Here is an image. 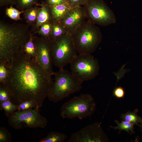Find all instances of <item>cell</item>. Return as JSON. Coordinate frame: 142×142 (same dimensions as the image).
I'll use <instances>...</instances> for the list:
<instances>
[{"mask_svg": "<svg viewBox=\"0 0 142 142\" xmlns=\"http://www.w3.org/2000/svg\"><path fill=\"white\" fill-rule=\"evenodd\" d=\"M7 64L9 76L5 83L0 85L8 91L11 101L17 106L31 101L40 108L48 97L53 84L43 69L22 50Z\"/></svg>", "mask_w": 142, "mask_h": 142, "instance_id": "6da1fadb", "label": "cell"}, {"mask_svg": "<svg viewBox=\"0 0 142 142\" xmlns=\"http://www.w3.org/2000/svg\"><path fill=\"white\" fill-rule=\"evenodd\" d=\"M29 37L19 29L1 23L0 62L10 63L22 49Z\"/></svg>", "mask_w": 142, "mask_h": 142, "instance_id": "7a4b0ae2", "label": "cell"}, {"mask_svg": "<svg viewBox=\"0 0 142 142\" xmlns=\"http://www.w3.org/2000/svg\"><path fill=\"white\" fill-rule=\"evenodd\" d=\"M72 35L79 54H91L95 50L102 39L99 28L88 19L84 22Z\"/></svg>", "mask_w": 142, "mask_h": 142, "instance_id": "3957f363", "label": "cell"}, {"mask_svg": "<svg viewBox=\"0 0 142 142\" xmlns=\"http://www.w3.org/2000/svg\"><path fill=\"white\" fill-rule=\"evenodd\" d=\"M53 75L54 78L48 97L50 101L57 102L82 88L83 83L64 68L54 72Z\"/></svg>", "mask_w": 142, "mask_h": 142, "instance_id": "277c9868", "label": "cell"}, {"mask_svg": "<svg viewBox=\"0 0 142 142\" xmlns=\"http://www.w3.org/2000/svg\"><path fill=\"white\" fill-rule=\"evenodd\" d=\"M96 106L91 95L82 94L64 103L61 108L60 115L63 119L78 117L81 120L92 115L95 110Z\"/></svg>", "mask_w": 142, "mask_h": 142, "instance_id": "5b68a950", "label": "cell"}, {"mask_svg": "<svg viewBox=\"0 0 142 142\" xmlns=\"http://www.w3.org/2000/svg\"><path fill=\"white\" fill-rule=\"evenodd\" d=\"M72 34L69 33L51 42L52 64L59 69L70 63L77 54Z\"/></svg>", "mask_w": 142, "mask_h": 142, "instance_id": "8992f818", "label": "cell"}, {"mask_svg": "<svg viewBox=\"0 0 142 142\" xmlns=\"http://www.w3.org/2000/svg\"><path fill=\"white\" fill-rule=\"evenodd\" d=\"M69 64L72 74L82 83L94 79L98 73V61L91 54H77Z\"/></svg>", "mask_w": 142, "mask_h": 142, "instance_id": "52a82bcc", "label": "cell"}, {"mask_svg": "<svg viewBox=\"0 0 142 142\" xmlns=\"http://www.w3.org/2000/svg\"><path fill=\"white\" fill-rule=\"evenodd\" d=\"M39 109L36 107L26 111H15L8 117L9 125L17 130L25 128H44L48 120L41 115Z\"/></svg>", "mask_w": 142, "mask_h": 142, "instance_id": "ba28073f", "label": "cell"}, {"mask_svg": "<svg viewBox=\"0 0 142 142\" xmlns=\"http://www.w3.org/2000/svg\"><path fill=\"white\" fill-rule=\"evenodd\" d=\"M83 6L87 18L95 24L105 26L116 22L113 12L103 0H88Z\"/></svg>", "mask_w": 142, "mask_h": 142, "instance_id": "9c48e42d", "label": "cell"}, {"mask_svg": "<svg viewBox=\"0 0 142 142\" xmlns=\"http://www.w3.org/2000/svg\"><path fill=\"white\" fill-rule=\"evenodd\" d=\"M109 139L100 124L88 125L72 134L68 142H108Z\"/></svg>", "mask_w": 142, "mask_h": 142, "instance_id": "30bf717a", "label": "cell"}, {"mask_svg": "<svg viewBox=\"0 0 142 142\" xmlns=\"http://www.w3.org/2000/svg\"><path fill=\"white\" fill-rule=\"evenodd\" d=\"M37 50L36 60L47 74L50 81L53 83L52 76L54 72L53 69L50 47L51 41L49 38L44 37L41 39L33 38Z\"/></svg>", "mask_w": 142, "mask_h": 142, "instance_id": "8fae6325", "label": "cell"}, {"mask_svg": "<svg viewBox=\"0 0 142 142\" xmlns=\"http://www.w3.org/2000/svg\"><path fill=\"white\" fill-rule=\"evenodd\" d=\"M87 18L84 7H74L62 19L60 24L72 34L85 21Z\"/></svg>", "mask_w": 142, "mask_h": 142, "instance_id": "7c38bea8", "label": "cell"}, {"mask_svg": "<svg viewBox=\"0 0 142 142\" xmlns=\"http://www.w3.org/2000/svg\"><path fill=\"white\" fill-rule=\"evenodd\" d=\"M49 6L52 22L59 23H60L63 18L74 7L66 1L59 5Z\"/></svg>", "mask_w": 142, "mask_h": 142, "instance_id": "4fadbf2b", "label": "cell"}, {"mask_svg": "<svg viewBox=\"0 0 142 142\" xmlns=\"http://www.w3.org/2000/svg\"><path fill=\"white\" fill-rule=\"evenodd\" d=\"M37 5L41 7L36 20V26L38 27L44 23L51 22L52 20L49 7L47 3L43 2L41 4Z\"/></svg>", "mask_w": 142, "mask_h": 142, "instance_id": "5bb4252c", "label": "cell"}, {"mask_svg": "<svg viewBox=\"0 0 142 142\" xmlns=\"http://www.w3.org/2000/svg\"><path fill=\"white\" fill-rule=\"evenodd\" d=\"M22 50L28 58L36 60L37 54L36 48L32 36L31 34L30 35L28 40L24 45Z\"/></svg>", "mask_w": 142, "mask_h": 142, "instance_id": "9a60e30c", "label": "cell"}, {"mask_svg": "<svg viewBox=\"0 0 142 142\" xmlns=\"http://www.w3.org/2000/svg\"><path fill=\"white\" fill-rule=\"evenodd\" d=\"M65 134L59 132L52 131L49 133L45 137L39 141L40 142H63L67 138Z\"/></svg>", "mask_w": 142, "mask_h": 142, "instance_id": "2e32d148", "label": "cell"}, {"mask_svg": "<svg viewBox=\"0 0 142 142\" xmlns=\"http://www.w3.org/2000/svg\"><path fill=\"white\" fill-rule=\"evenodd\" d=\"M138 111V109H136L133 111H128L121 114L120 118L123 120L138 126L139 124L142 123V118L137 115Z\"/></svg>", "mask_w": 142, "mask_h": 142, "instance_id": "e0dca14e", "label": "cell"}, {"mask_svg": "<svg viewBox=\"0 0 142 142\" xmlns=\"http://www.w3.org/2000/svg\"><path fill=\"white\" fill-rule=\"evenodd\" d=\"M68 33L65 28L60 24L53 22L49 39L52 42Z\"/></svg>", "mask_w": 142, "mask_h": 142, "instance_id": "ac0fdd59", "label": "cell"}, {"mask_svg": "<svg viewBox=\"0 0 142 142\" xmlns=\"http://www.w3.org/2000/svg\"><path fill=\"white\" fill-rule=\"evenodd\" d=\"M115 122L117 126L115 127L110 126V127L115 130L119 129V133L123 130L125 131L128 133H130L131 134L135 133L134 125L133 124L123 120L120 123L119 121L115 120Z\"/></svg>", "mask_w": 142, "mask_h": 142, "instance_id": "d6986e66", "label": "cell"}, {"mask_svg": "<svg viewBox=\"0 0 142 142\" xmlns=\"http://www.w3.org/2000/svg\"><path fill=\"white\" fill-rule=\"evenodd\" d=\"M1 110H3L6 115L8 117L17 110L18 106L14 104L10 100L0 103Z\"/></svg>", "mask_w": 142, "mask_h": 142, "instance_id": "ffe728a7", "label": "cell"}, {"mask_svg": "<svg viewBox=\"0 0 142 142\" xmlns=\"http://www.w3.org/2000/svg\"><path fill=\"white\" fill-rule=\"evenodd\" d=\"M8 76L9 72L7 63L4 62H0V85L5 83Z\"/></svg>", "mask_w": 142, "mask_h": 142, "instance_id": "44dd1931", "label": "cell"}, {"mask_svg": "<svg viewBox=\"0 0 142 142\" xmlns=\"http://www.w3.org/2000/svg\"><path fill=\"white\" fill-rule=\"evenodd\" d=\"M24 12V11H20L12 6L7 8L6 11V14L11 19L15 20L21 19L20 15Z\"/></svg>", "mask_w": 142, "mask_h": 142, "instance_id": "7402d4cb", "label": "cell"}, {"mask_svg": "<svg viewBox=\"0 0 142 142\" xmlns=\"http://www.w3.org/2000/svg\"><path fill=\"white\" fill-rule=\"evenodd\" d=\"M39 9L36 7L32 8L25 14L26 18L29 22H33L37 20Z\"/></svg>", "mask_w": 142, "mask_h": 142, "instance_id": "603a6c76", "label": "cell"}, {"mask_svg": "<svg viewBox=\"0 0 142 142\" xmlns=\"http://www.w3.org/2000/svg\"><path fill=\"white\" fill-rule=\"evenodd\" d=\"M52 23L51 22L44 23L41 26L39 33L45 38H49L50 34Z\"/></svg>", "mask_w": 142, "mask_h": 142, "instance_id": "cb8c5ba5", "label": "cell"}, {"mask_svg": "<svg viewBox=\"0 0 142 142\" xmlns=\"http://www.w3.org/2000/svg\"><path fill=\"white\" fill-rule=\"evenodd\" d=\"M37 107L36 104L33 102L27 101L23 102L18 105L17 111H25Z\"/></svg>", "mask_w": 142, "mask_h": 142, "instance_id": "d4e9b609", "label": "cell"}, {"mask_svg": "<svg viewBox=\"0 0 142 142\" xmlns=\"http://www.w3.org/2000/svg\"><path fill=\"white\" fill-rule=\"evenodd\" d=\"M12 140L11 135L4 127L0 128V142H10Z\"/></svg>", "mask_w": 142, "mask_h": 142, "instance_id": "484cf974", "label": "cell"}, {"mask_svg": "<svg viewBox=\"0 0 142 142\" xmlns=\"http://www.w3.org/2000/svg\"><path fill=\"white\" fill-rule=\"evenodd\" d=\"M9 100L10 95L9 92L4 87L0 85V103Z\"/></svg>", "mask_w": 142, "mask_h": 142, "instance_id": "4316f807", "label": "cell"}, {"mask_svg": "<svg viewBox=\"0 0 142 142\" xmlns=\"http://www.w3.org/2000/svg\"><path fill=\"white\" fill-rule=\"evenodd\" d=\"M37 0H18V6L22 8H28L33 5H37Z\"/></svg>", "mask_w": 142, "mask_h": 142, "instance_id": "83f0119b", "label": "cell"}, {"mask_svg": "<svg viewBox=\"0 0 142 142\" xmlns=\"http://www.w3.org/2000/svg\"><path fill=\"white\" fill-rule=\"evenodd\" d=\"M113 95L118 99L123 98L125 95V91L123 88L121 87L115 88L114 90Z\"/></svg>", "mask_w": 142, "mask_h": 142, "instance_id": "f1b7e54d", "label": "cell"}, {"mask_svg": "<svg viewBox=\"0 0 142 142\" xmlns=\"http://www.w3.org/2000/svg\"><path fill=\"white\" fill-rule=\"evenodd\" d=\"M70 4L73 7L83 5L88 0H65Z\"/></svg>", "mask_w": 142, "mask_h": 142, "instance_id": "f546056e", "label": "cell"}, {"mask_svg": "<svg viewBox=\"0 0 142 142\" xmlns=\"http://www.w3.org/2000/svg\"><path fill=\"white\" fill-rule=\"evenodd\" d=\"M65 0H46V3L49 6H53L62 4Z\"/></svg>", "mask_w": 142, "mask_h": 142, "instance_id": "4dcf8cb0", "label": "cell"}, {"mask_svg": "<svg viewBox=\"0 0 142 142\" xmlns=\"http://www.w3.org/2000/svg\"><path fill=\"white\" fill-rule=\"evenodd\" d=\"M15 0H0L1 5H4L13 3Z\"/></svg>", "mask_w": 142, "mask_h": 142, "instance_id": "1f68e13d", "label": "cell"}, {"mask_svg": "<svg viewBox=\"0 0 142 142\" xmlns=\"http://www.w3.org/2000/svg\"><path fill=\"white\" fill-rule=\"evenodd\" d=\"M138 126L140 127V131L142 136V123L139 124Z\"/></svg>", "mask_w": 142, "mask_h": 142, "instance_id": "d6a6232c", "label": "cell"}]
</instances>
